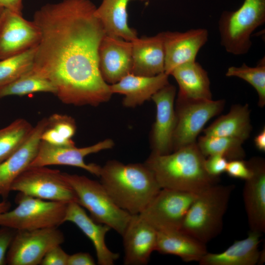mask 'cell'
Segmentation results:
<instances>
[{
	"instance_id": "6da1fadb",
	"label": "cell",
	"mask_w": 265,
	"mask_h": 265,
	"mask_svg": "<svg viewBox=\"0 0 265 265\" xmlns=\"http://www.w3.org/2000/svg\"><path fill=\"white\" fill-rule=\"evenodd\" d=\"M96 8L90 0H62L42 6L33 15L40 39L32 71L50 81L66 104L97 106L112 95L99 69L106 33Z\"/></svg>"
},
{
	"instance_id": "7a4b0ae2",
	"label": "cell",
	"mask_w": 265,
	"mask_h": 265,
	"mask_svg": "<svg viewBox=\"0 0 265 265\" xmlns=\"http://www.w3.org/2000/svg\"><path fill=\"white\" fill-rule=\"evenodd\" d=\"M99 177L114 203L132 215L141 213L161 188L144 163L109 160L101 166Z\"/></svg>"
},
{
	"instance_id": "3957f363",
	"label": "cell",
	"mask_w": 265,
	"mask_h": 265,
	"mask_svg": "<svg viewBox=\"0 0 265 265\" xmlns=\"http://www.w3.org/2000/svg\"><path fill=\"white\" fill-rule=\"evenodd\" d=\"M206 158L195 143L165 155L151 153L144 163L161 188L198 193L216 184L218 180L207 172Z\"/></svg>"
},
{
	"instance_id": "277c9868",
	"label": "cell",
	"mask_w": 265,
	"mask_h": 265,
	"mask_svg": "<svg viewBox=\"0 0 265 265\" xmlns=\"http://www.w3.org/2000/svg\"><path fill=\"white\" fill-rule=\"evenodd\" d=\"M232 185L215 184L198 193L189 207L180 230L206 244L221 232Z\"/></svg>"
},
{
	"instance_id": "5b68a950",
	"label": "cell",
	"mask_w": 265,
	"mask_h": 265,
	"mask_svg": "<svg viewBox=\"0 0 265 265\" xmlns=\"http://www.w3.org/2000/svg\"><path fill=\"white\" fill-rule=\"evenodd\" d=\"M62 173L74 190L77 203L89 211L91 218L122 236L132 214L114 203L102 184L84 176Z\"/></svg>"
},
{
	"instance_id": "8992f818",
	"label": "cell",
	"mask_w": 265,
	"mask_h": 265,
	"mask_svg": "<svg viewBox=\"0 0 265 265\" xmlns=\"http://www.w3.org/2000/svg\"><path fill=\"white\" fill-rule=\"evenodd\" d=\"M265 22V0H244L234 11H224L218 22L221 45L234 55L248 53L251 34Z\"/></svg>"
},
{
	"instance_id": "52a82bcc",
	"label": "cell",
	"mask_w": 265,
	"mask_h": 265,
	"mask_svg": "<svg viewBox=\"0 0 265 265\" xmlns=\"http://www.w3.org/2000/svg\"><path fill=\"white\" fill-rule=\"evenodd\" d=\"M17 206L0 214V226L17 230L58 227L64 223L69 203L52 201L18 192Z\"/></svg>"
},
{
	"instance_id": "ba28073f",
	"label": "cell",
	"mask_w": 265,
	"mask_h": 265,
	"mask_svg": "<svg viewBox=\"0 0 265 265\" xmlns=\"http://www.w3.org/2000/svg\"><path fill=\"white\" fill-rule=\"evenodd\" d=\"M176 101L173 151L196 143L204 126L222 111L225 103L224 100H192L179 96Z\"/></svg>"
},
{
	"instance_id": "9c48e42d",
	"label": "cell",
	"mask_w": 265,
	"mask_h": 265,
	"mask_svg": "<svg viewBox=\"0 0 265 265\" xmlns=\"http://www.w3.org/2000/svg\"><path fill=\"white\" fill-rule=\"evenodd\" d=\"M11 190L48 201L77 203L76 193L62 172L46 166L29 167L13 182Z\"/></svg>"
},
{
	"instance_id": "30bf717a",
	"label": "cell",
	"mask_w": 265,
	"mask_h": 265,
	"mask_svg": "<svg viewBox=\"0 0 265 265\" xmlns=\"http://www.w3.org/2000/svg\"><path fill=\"white\" fill-rule=\"evenodd\" d=\"M198 193L161 188L139 214L157 231L180 229Z\"/></svg>"
},
{
	"instance_id": "8fae6325",
	"label": "cell",
	"mask_w": 265,
	"mask_h": 265,
	"mask_svg": "<svg viewBox=\"0 0 265 265\" xmlns=\"http://www.w3.org/2000/svg\"><path fill=\"white\" fill-rule=\"evenodd\" d=\"M57 227L17 230L8 249L6 263L9 265H38L53 247L64 241Z\"/></svg>"
},
{
	"instance_id": "7c38bea8",
	"label": "cell",
	"mask_w": 265,
	"mask_h": 265,
	"mask_svg": "<svg viewBox=\"0 0 265 265\" xmlns=\"http://www.w3.org/2000/svg\"><path fill=\"white\" fill-rule=\"evenodd\" d=\"M114 141L106 138L93 145L82 148L57 146L41 141L36 157L29 167L52 165H69L82 168L99 177L101 166L95 163H86L84 158L88 155L111 149Z\"/></svg>"
},
{
	"instance_id": "4fadbf2b",
	"label": "cell",
	"mask_w": 265,
	"mask_h": 265,
	"mask_svg": "<svg viewBox=\"0 0 265 265\" xmlns=\"http://www.w3.org/2000/svg\"><path fill=\"white\" fill-rule=\"evenodd\" d=\"M176 94L175 86L169 83L151 98L156 107L155 121L150 133L151 154L165 155L173 152L172 140L176 123Z\"/></svg>"
},
{
	"instance_id": "5bb4252c",
	"label": "cell",
	"mask_w": 265,
	"mask_h": 265,
	"mask_svg": "<svg viewBox=\"0 0 265 265\" xmlns=\"http://www.w3.org/2000/svg\"><path fill=\"white\" fill-rule=\"evenodd\" d=\"M40 39L39 29L22 13L4 9L0 25V60L36 47Z\"/></svg>"
},
{
	"instance_id": "9a60e30c",
	"label": "cell",
	"mask_w": 265,
	"mask_h": 265,
	"mask_svg": "<svg viewBox=\"0 0 265 265\" xmlns=\"http://www.w3.org/2000/svg\"><path fill=\"white\" fill-rule=\"evenodd\" d=\"M48 125L43 118L33 127L23 144L9 157L0 163V196L6 200L13 182L28 168L37 156L41 136Z\"/></svg>"
},
{
	"instance_id": "2e32d148",
	"label": "cell",
	"mask_w": 265,
	"mask_h": 265,
	"mask_svg": "<svg viewBox=\"0 0 265 265\" xmlns=\"http://www.w3.org/2000/svg\"><path fill=\"white\" fill-rule=\"evenodd\" d=\"M163 32L165 53L164 73L168 76L176 67L195 61L197 55L208 39L206 29H191L185 32Z\"/></svg>"
},
{
	"instance_id": "e0dca14e",
	"label": "cell",
	"mask_w": 265,
	"mask_h": 265,
	"mask_svg": "<svg viewBox=\"0 0 265 265\" xmlns=\"http://www.w3.org/2000/svg\"><path fill=\"white\" fill-rule=\"evenodd\" d=\"M99 65L102 78L108 84H114L131 73V41L105 34L99 49Z\"/></svg>"
},
{
	"instance_id": "ac0fdd59",
	"label": "cell",
	"mask_w": 265,
	"mask_h": 265,
	"mask_svg": "<svg viewBox=\"0 0 265 265\" xmlns=\"http://www.w3.org/2000/svg\"><path fill=\"white\" fill-rule=\"evenodd\" d=\"M251 175L245 180L243 202L251 231L265 232V161L254 157L247 161Z\"/></svg>"
},
{
	"instance_id": "d6986e66",
	"label": "cell",
	"mask_w": 265,
	"mask_h": 265,
	"mask_svg": "<svg viewBox=\"0 0 265 265\" xmlns=\"http://www.w3.org/2000/svg\"><path fill=\"white\" fill-rule=\"evenodd\" d=\"M126 265L147 264L156 250L157 231L139 214L132 215L122 236Z\"/></svg>"
},
{
	"instance_id": "ffe728a7",
	"label": "cell",
	"mask_w": 265,
	"mask_h": 265,
	"mask_svg": "<svg viewBox=\"0 0 265 265\" xmlns=\"http://www.w3.org/2000/svg\"><path fill=\"white\" fill-rule=\"evenodd\" d=\"M64 221L75 224L92 241L98 265H113L118 259L119 254L110 251L106 243V234L111 228L94 221L78 203L68 204Z\"/></svg>"
},
{
	"instance_id": "44dd1931",
	"label": "cell",
	"mask_w": 265,
	"mask_h": 265,
	"mask_svg": "<svg viewBox=\"0 0 265 265\" xmlns=\"http://www.w3.org/2000/svg\"><path fill=\"white\" fill-rule=\"evenodd\" d=\"M131 42L132 74L152 77L164 72L165 53L162 32L153 36L137 37Z\"/></svg>"
},
{
	"instance_id": "7402d4cb",
	"label": "cell",
	"mask_w": 265,
	"mask_h": 265,
	"mask_svg": "<svg viewBox=\"0 0 265 265\" xmlns=\"http://www.w3.org/2000/svg\"><path fill=\"white\" fill-rule=\"evenodd\" d=\"M168 77L164 72L152 77L130 73L109 86L112 94L124 96L122 104L125 107H135L151 99L154 94L168 84Z\"/></svg>"
},
{
	"instance_id": "603a6c76",
	"label": "cell",
	"mask_w": 265,
	"mask_h": 265,
	"mask_svg": "<svg viewBox=\"0 0 265 265\" xmlns=\"http://www.w3.org/2000/svg\"><path fill=\"white\" fill-rule=\"evenodd\" d=\"M262 234L250 231L248 237L235 241L226 250L219 253L208 252L201 258L200 265H255L259 264V250Z\"/></svg>"
},
{
	"instance_id": "cb8c5ba5",
	"label": "cell",
	"mask_w": 265,
	"mask_h": 265,
	"mask_svg": "<svg viewBox=\"0 0 265 265\" xmlns=\"http://www.w3.org/2000/svg\"><path fill=\"white\" fill-rule=\"evenodd\" d=\"M156 250L179 257L186 262H199L208 252L206 244L180 229L157 231Z\"/></svg>"
},
{
	"instance_id": "d4e9b609",
	"label": "cell",
	"mask_w": 265,
	"mask_h": 265,
	"mask_svg": "<svg viewBox=\"0 0 265 265\" xmlns=\"http://www.w3.org/2000/svg\"><path fill=\"white\" fill-rule=\"evenodd\" d=\"M170 75L178 84V96L192 100L212 99L208 73L196 60L176 67Z\"/></svg>"
},
{
	"instance_id": "484cf974",
	"label": "cell",
	"mask_w": 265,
	"mask_h": 265,
	"mask_svg": "<svg viewBox=\"0 0 265 265\" xmlns=\"http://www.w3.org/2000/svg\"><path fill=\"white\" fill-rule=\"evenodd\" d=\"M132 0H103L94 14L102 25L106 35L132 41L137 37L128 23L127 6Z\"/></svg>"
},
{
	"instance_id": "4316f807",
	"label": "cell",
	"mask_w": 265,
	"mask_h": 265,
	"mask_svg": "<svg viewBox=\"0 0 265 265\" xmlns=\"http://www.w3.org/2000/svg\"><path fill=\"white\" fill-rule=\"evenodd\" d=\"M252 130L248 105H234L229 112L215 120L203 130L204 135L225 136L244 142Z\"/></svg>"
},
{
	"instance_id": "83f0119b",
	"label": "cell",
	"mask_w": 265,
	"mask_h": 265,
	"mask_svg": "<svg viewBox=\"0 0 265 265\" xmlns=\"http://www.w3.org/2000/svg\"><path fill=\"white\" fill-rule=\"evenodd\" d=\"M197 146L205 157L219 154L227 160L243 159L245 151L242 147L243 142L237 138L204 135L199 137Z\"/></svg>"
},
{
	"instance_id": "f1b7e54d",
	"label": "cell",
	"mask_w": 265,
	"mask_h": 265,
	"mask_svg": "<svg viewBox=\"0 0 265 265\" xmlns=\"http://www.w3.org/2000/svg\"><path fill=\"white\" fill-rule=\"evenodd\" d=\"M33 128L26 120L19 118L6 127L0 129V163L23 144Z\"/></svg>"
},
{
	"instance_id": "f546056e",
	"label": "cell",
	"mask_w": 265,
	"mask_h": 265,
	"mask_svg": "<svg viewBox=\"0 0 265 265\" xmlns=\"http://www.w3.org/2000/svg\"><path fill=\"white\" fill-rule=\"evenodd\" d=\"M36 92H48L55 95L56 90L50 81L38 75L31 69L15 81L0 88V98Z\"/></svg>"
},
{
	"instance_id": "4dcf8cb0",
	"label": "cell",
	"mask_w": 265,
	"mask_h": 265,
	"mask_svg": "<svg viewBox=\"0 0 265 265\" xmlns=\"http://www.w3.org/2000/svg\"><path fill=\"white\" fill-rule=\"evenodd\" d=\"M36 47L0 60V88L12 82L32 69Z\"/></svg>"
},
{
	"instance_id": "1f68e13d",
	"label": "cell",
	"mask_w": 265,
	"mask_h": 265,
	"mask_svg": "<svg viewBox=\"0 0 265 265\" xmlns=\"http://www.w3.org/2000/svg\"><path fill=\"white\" fill-rule=\"evenodd\" d=\"M227 77L241 79L251 85L258 95V105H265V59H261L256 67H251L243 63L240 67L231 66L226 73Z\"/></svg>"
},
{
	"instance_id": "d6a6232c",
	"label": "cell",
	"mask_w": 265,
	"mask_h": 265,
	"mask_svg": "<svg viewBox=\"0 0 265 265\" xmlns=\"http://www.w3.org/2000/svg\"><path fill=\"white\" fill-rule=\"evenodd\" d=\"M47 126L50 128L59 139L71 142L77 126L75 120L71 116L59 114H53L48 118Z\"/></svg>"
},
{
	"instance_id": "836d02e7",
	"label": "cell",
	"mask_w": 265,
	"mask_h": 265,
	"mask_svg": "<svg viewBox=\"0 0 265 265\" xmlns=\"http://www.w3.org/2000/svg\"><path fill=\"white\" fill-rule=\"evenodd\" d=\"M225 172L231 177L245 181L250 178L252 173L247 162L243 159L229 160Z\"/></svg>"
},
{
	"instance_id": "e575fe53",
	"label": "cell",
	"mask_w": 265,
	"mask_h": 265,
	"mask_svg": "<svg viewBox=\"0 0 265 265\" xmlns=\"http://www.w3.org/2000/svg\"><path fill=\"white\" fill-rule=\"evenodd\" d=\"M228 160L219 154L210 155L206 158L205 167L207 172L212 177H218L225 172Z\"/></svg>"
},
{
	"instance_id": "d590c367",
	"label": "cell",
	"mask_w": 265,
	"mask_h": 265,
	"mask_svg": "<svg viewBox=\"0 0 265 265\" xmlns=\"http://www.w3.org/2000/svg\"><path fill=\"white\" fill-rule=\"evenodd\" d=\"M69 255L61 247L60 245L51 248L43 258L41 265H67Z\"/></svg>"
},
{
	"instance_id": "8d00e7d4",
	"label": "cell",
	"mask_w": 265,
	"mask_h": 265,
	"mask_svg": "<svg viewBox=\"0 0 265 265\" xmlns=\"http://www.w3.org/2000/svg\"><path fill=\"white\" fill-rule=\"evenodd\" d=\"M1 227L0 228V265H4L6 264V254L17 230L7 227Z\"/></svg>"
},
{
	"instance_id": "74e56055",
	"label": "cell",
	"mask_w": 265,
	"mask_h": 265,
	"mask_svg": "<svg viewBox=\"0 0 265 265\" xmlns=\"http://www.w3.org/2000/svg\"><path fill=\"white\" fill-rule=\"evenodd\" d=\"M95 263L90 254L79 252L69 256L67 265H94Z\"/></svg>"
},
{
	"instance_id": "f35d334b",
	"label": "cell",
	"mask_w": 265,
	"mask_h": 265,
	"mask_svg": "<svg viewBox=\"0 0 265 265\" xmlns=\"http://www.w3.org/2000/svg\"><path fill=\"white\" fill-rule=\"evenodd\" d=\"M0 7L22 13L23 0H0Z\"/></svg>"
},
{
	"instance_id": "ab89813d",
	"label": "cell",
	"mask_w": 265,
	"mask_h": 265,
	"mask_svg": "<svg viewBox=\"0 0 265 265\" xmlns=\"http://www.w3.org/2000/svg\"><path fill=\"white\" fill-rule=\"evenodd\" d=\"M254 144L256 147L262 152H265V128L263 129L255 137Z\"/></svg>"
},
{
	"instance_id": "60d3db41",
	"label": "cell",
	"mask_w": 265,
	"mask_h": 265,
	"mask_svg": "<svg viewBox=\"0 0 265 265\" xmlns=\"http://www.w3.org/2000/svg\"><path fill=\"white\" fill-rule=\"evenodd\" d=\"M10 207V203L6 200L0 201V214L8 211Z\"/></svg>"
},
{
	"instance_id": "b9f144b4",
	"label": "cell",
	"mask_w": 265,
	"mask_h": 265,
	"mask_svg": "<svg viewBox=\"0 0 265 265\" xmlns=\"http://www.w3.org/2000/svg\"><path fill=\"white\" fill-rule=\"evenodd\" d=\"M4 10V8L0 7V25L1 23Z\"/></svg>"
},
{
	"instance_id": "7bdbcfd3",
	"label": "cell",
	"mask_w": 265,
	"mask_h": 265,
	"mask_svg": "<svg viewBox=\"0 0 265 265\" xmlns=\"http://www.w3.org/2000/svg\"></svg>"
}]
</instances>
